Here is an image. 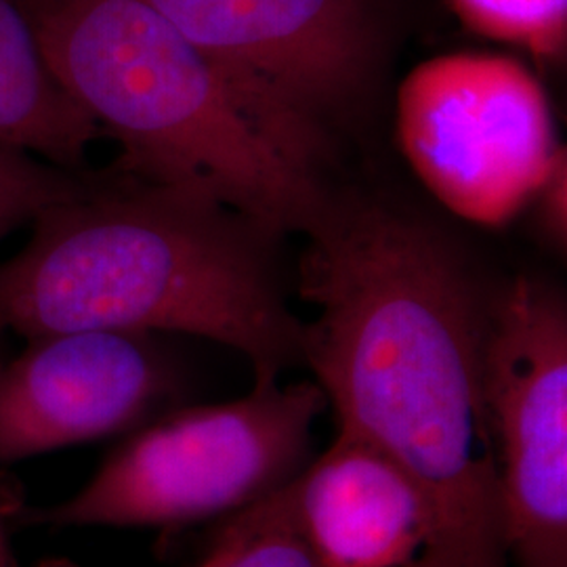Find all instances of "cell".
<instances>
[{
	"label": "cell",
	"instance_id": "obj_1",
	"mask_svg": "<svg viewBox=\"0 0 567 567\" xmlns=\"http://www.w3.org/2000/svg\"><path fill=\"white\" fill-rule=\"evenodd\" d=\"M305 234L303 364L339 431L425 494L421 567H511L482 400L487 290L437 229L385 204L326 203Z\"/></svg>",
	"mask_w": 567,
	"mask_h": 567
},
{
	"label": "cell",
	"instance_id": "obj_2",
	"mask_svg": "<svg viewBox=\"0 0 567 567\" xmlns=\"http://www.w3.org/2000/svg\"><path fill=\"white\" fill-rule=\"evenodd\" d=\"M30 225L0 264V330L192 334L243 353L255 383L303 364V322L265 252L274 236L221 204L114 173Z\"/></svg>",
	"mask_w": 567,
	"mask_h": 567
},
{
	"label": "cell",
	"instance_id": "obj_3",
	"mask_svg": "<svg viewBox=\"0 0 567 567\" xmlns=\"http://www.w3.org/2000/svg\"><path fill=\"white\" fill-rule=\"evenodd\" d=\"M63 91L121 143L118 175L243 215L265 234L307 231L318 175L286 158L215 63L143 0H28Z\"/></svg>",
	"mask_w": 567,
	"mask_h": 567
},
{
	"label": "cell",
	"instance_id": "obj_4",
	"mask_svg": "<svg viewBox=\"0 0 567 567\" xmlns=\"http://www.w3.org/2000/svg\"><path fill=\"white\" fill-rule=\"evenodd\" d=\"M326 408L316 381H271L227 404L166 412L131 431L79 494L32 522L173 529L229 517L303 471Z\"/></svg>",
	"mask_w": 567,
	"mask_h": 567
},
{
	"label": "cell",
	"instance_id": "obj_5",
	"mask_svg": "<svg viewBox=\"0 0 567 567\" xmlns=\"http://www.w3.org/2000/svg\"><path fill=\"white\" fill-rule=\"evenodd\" d=\"M225 76L284 156L318 175L379 63L372 0H143Z\"/></svg>",
	"mask_w": 567,
	"mask_h": 567
},
{
	"label": "cell",
	"instance_id": "obj_6",
	"mask_svg": "<svg viewBox=\"0 0 567 567\" xmlns=\"http://www.w3.org/2000/svg\"><path fill=\"white\" fill-rule=\"evenodd\" d=\"M398 137L426 189L487 227L532 204L561 150L538 79L519 61L482 53L414 68L398 93Z\"/></svg>",
	"mask_w": 567,
	"mask_h": 567
},
{
	"label": "cell",
	"instance_id": "obj_7",
	"mask_svg": "<svg viewBox=\"0 0 567 567\" xmlns=\"http://www.w3.org/2000/svg\"><path fill=\"white\" fill-rule=\"evenodd\" d=\"M482 400L511 567H567V309L555 288L487 290Z\"/></svg>",
	"mask_w": 567,
	"mask_h": 567
},
{
	"label": "cell",
	"instance_id": "obj_8",
	"mask_svg": "<svg viewBox=\"0 0 567 567\" xmlns=\"http://www.w3.org/2000/svg\"><path fill=\"white\" fill-rule=\"evenodd\" d=\"M177 391L152 334L74 330L0 358V465L131 433Z\"/></svg>",
	"mask_w": 567,
	"mask_h": 567
},
{
	"label": "cell",
	"instance_id": "obj_9",
	"mask_svg": "<svg viewBox=\"0 0 567 567\" xmlns=\"http://www.w3.org/2000/svg\"><path fill=\"white\" fill-rule=\"evenodd\" d=\"M295 522L320 567H421L433 515L416 482L383 450L337 431L286 484Z\"/></svg>",
	"mask_w": 567,
	"mask_h": 567
},
{
	"label": "cell",
	"instance_id": "obj_10",
	"mask_svg": "<svg viewBox=\"0 0 567 567\" xmlns=\"http://www.w3.org/2000/svg\"><path fill=\"white\" fill-rule=\"evenodd\" d=\"M102 128L63 91L42 55L28 0H0V143L84 171Z\"/></svg>",
	"mask_w": 567,
	"mask_h": 567
},
{
	"label": "cell",
	"instance_id": "obj_11",
	"mask_svg": "<svg viewBox=\"0 0 567 567\" xmlns=\"http://www.w3.org/2000/svg\"><path fill=\"white\" fill-rule=\"evenodd\" d=\"M196 567H320L295 522L286 486L229 515Z\"/></svg>",
	"mask_w": 567,
	"mask_h": 567
},
{
	"label": "cell",
	"instance_id": "obj_12",
	"mask_svg": "<svg viewBox=\"0 0 567 567\" xmlns=\"http://www.w3.org/2000/svg\"><path fill=\"white\" fill-rule=\"evenodd\" d=\"M468 30L508 42L538 61L564 58L567 0H450Z\"/></svg>",
	"mask_w": 567,
	"mask_h": 567
},
{
	"label": "cell",
	"instance_id": "obj_13",
	"mask_svg": "<svg viewBox=\"0 0 567 567\" xmlns=\"http://www.w3.org/2000/svg\"><path fill=\"white\" fill-rule=\"evenodd\" d=\"M91 179L84 171H68L0 143V243L44 208L81 194Z\"/></svg>",
	"mask_w": 567,
	"mask_h": 567
},
{
	"label": "cell",
	"instance_id": "obj_14",
	"mask_svg": "<svg viewBox=\"0 0 567 567\" xmlns=\"http://www.w3.org/2000/svg\"><path fill=\"white\" fill-rule=\"evenodd\" d=\"M532 203H538V219L548 240L564 248L567 236V161L564 147L555 156Z\"/></svg>",
	"mask_w": 567,
	"mask_h": 567
},
{
	"label": "cell",
	"instance_id": "obj_15",
	"mask_svg": "<svg viewBox=\"0 0 567 567\" xmlns=\"http://www.w3.org/2000/svg\"><path fill=\"white\" fill-rule=\"evenodd\" d=\"M2 332V330H0ZM7 505L0 492V567H18V561L9 547V536H7Z\"/></svg>",
	"mask_w": 567,
	"mask_h": 567
},
{
	"label": "cell",
	"instance_id": "obj_16",
	"mask_svg": "<svg viewBox=\"0 0 567 567\" xmlns=\"http://www.w3.org/2000/svg\"><path fill=\"white\" fill-rule=\"evenodd\" d=\"M18 567H20V566H18Z\"/></svg>",
	"mask_w": 567,
	"mask_h": 567
}]
</instances>
